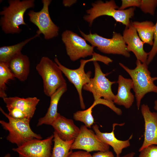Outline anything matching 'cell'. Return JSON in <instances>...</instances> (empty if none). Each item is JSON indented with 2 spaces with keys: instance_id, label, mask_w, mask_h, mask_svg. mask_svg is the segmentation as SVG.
<instances>
[{
  "instance_id": "cell-21",
  "label": "cell",
  "mask_w": 157,
  "mask_h": 157,
  "mask_svg": "<svg viewBox=\"0 0 157 157\" xmlns=\"http://www.w3.org/2000/svg\"><path fill=\"white\" fill-rule=\"evenodd\" d=\"M138 34L144 43L152 46L154 42L155 24L149 21L132 22Z\"/></svg>"
},
{
  "instance_id": "cell-19",
  "label": "cell",
  "mask_w": 157,
  "mask_h": 157,
  "mask_svg": "<svg viewBox=\"0 0 157 157\" xmlns=\"http://www.w3.org/2000/svg\"><path fill=\"white\" fill-rule=\"evenodd\" d=\"M15 78L24 82L30 72V62L27 56L20 53L13 57L7 64Z\"/></svg>"
},
{
  "instance_id": "cell-11",
  "label": "cell",
  "mask_w": 157,
  "mask_h": 157,
  "mask_svg": "<svg viewBox=\"0 0 157 157\" xmlns=\"http://www.w3.org/2000/svg\"><path fill=\"white\" fill-rule=\"evenodd\" d=\"M53 138V134L43 140L34 139L12 149L19 157H51Z\"/></svg>"
},
{
  "instance_id": "cell-31",
  "label": "cell",
  "mask_w": 157,
  "mask_h": 157,
  "mask_svg": "<svg viewBox=\"0 0 157 157\" xmlns=\"http://www.w3.org/2000/svg\"><path fill=\"white\" fill-rule=\"evenodd\" d=\"M67 157H92V156L90 152L85 151L73 152L71 150Z\"/></svg>"
},
{
  "instance_id": "cell-8",
  "label": "cell",
  "mask_w": 157,
  "mask_h": 157,
  "mask_svg": "<svg viewBox=\"0 0 157 157\" xmlns=\"http://www.w3.org/2000/svg\"><path fill=\"white\" fill-rule=\"evenodd\" d=\"M94 68V75L91 78L89 82L84 85L83 89L92 93L94 101H97L103 97L104 99L113 101L115 95L112 91L111 87L115 81H110L106 74L102 71L97 61L93 62Z\"/></svg>"
},
{
  "instance_id": "cell-25",
  "label": "cell",
  "mask_w": 157,
  "mask_h": 157,
  "mask_svg": "<svg viewBox=\"0 0 157 157\" xmlns=\"http://www.w3.org/2000/svg\"><path fill=\"white\" fill-rule=\"evenodd\" d=\"M15 77L7 65L0 62V97L3 99L7 97L6 92V84L10 80H13Z\"/></svg>"
},
{
  "instance_id": "cell-16",
  "label": "cell",
  "mask_w": 157,
  "mask_h": 157,
  "mask_svg": "<svg viewBox=\"0 0 157 157\" xmlns=\"http://www.w3.org/2000/svg\"><path fill=\"white\" fill-rule=\"evenodd\" d=\"M117 83V92L113 102L129 109L132 106L134 99V96L131 92V90L133 88V81L131 79L125 78L119 75Z\"/></svg>"
},
{
  "instance_id": "cell-28",
  "label": "cell",
  "mask_w": 157,
  "mask_h": 157,
  "mask_svg": "<svg viewBox=\"0 0 157 157\" xmlns=\"http://www.w3.org/2000/svg\"><path fill=\"white\" fill-rule=\"evenodd\" d=\"M138 157H157V145L149 146L140 151Z\"/></svg>"
},
{
  "instance_id": "cell-36",
  "label": "cell",
  "mask_w": 157,
  "mask_h": 157,
  "mask_svg": "<svg viewBox=\"0 0 157 157\" xmlns=\"http://www.w3.org/2000/svg\"><path fill=\"white\" fill-rule=\"evenodd\" d=\"M3 157H11V155L10 154L8 153Z\"/></svg>"
},
{
  "instance_id": "cell-32",
  "label": "cell",
  "mask_w": 157,
  "mask_h": 157,
  "mask_svg": "<svg viewBox=\"0 0 157 157\" xmlns=\"http://www.w3.org/2000/svg\"><path fill=\"white\" fill-rule=\"evenodd\" d=\"M92 156V157H115L112 152L109 151H99L94 153Z\"/></svg>"
},
{
  "instance_id": "cell-7",
  "label": "cell",
  "mask_w": 157,
  "mask_h": 157,
  "mask_svg": "<svg viewBox=\"0 0 157 157\" xmlns=\"http://www.w3.org/2000/svg\"><path fill=\"white\" fill-rule=\"evenodd\" d=\"M79 31L83 38L90 43L91 46L96 47L103 53L122 55L126 58L130 56L123 36L120 33L113 32L112 37L107 38L97 33H92L90 31L87 34L80 30Z\"/></svg>"
},
{
  "instance_id": "cell-1",
  "label": "cell",
  "mask_w": 157,
  "mask_h": 157,
  "mask_svg": "<svg viewBox=\"0 0 157 157\" xmlns=\"http://www.w3.org/2000/svg\"><path fill=\"white\" fill-rule=\"evenodd\" d=\"M35 2L34 0H8L9 6L4 7L0 12V25L3 31L7 34L20 33L19 26L26 25L24 14L28 9L34 7Z\"/></svg>"
},
{
  "instance_id": "cell-5",
  "label": "cell",
  "mask_w": 157,
  "mask_h": 157,
  "mask_svg": "<svg viewBox=\"0 0 157 157\" xmlns=\"http://www.w3.org/2000/svg\"><path fill=\"white\" fill-rule=\"evenodd\" d=\"M1 113L8 119V122L0 120L3 128L9 133L6 140L10 142L19 147L27 142L34 139H42V137L33 131L30 125V120L24 118L18 119L10 116L0 107Z\"/></svg>"
},
{
  "instance_id": "cell-17",
  "label": "cell",
  "mask_w": 157,
  "mask_h": 157,
  "mask_svg": "<svg viewBox=\"0 0 157 157\" xmlns=\"http://www.w3.org/2000/svg\"><path fill=\"white\" fill-rule=\"evenodd\" d=\"M7 108H14L23 112L28 119L33 117L36 107L40 100L36 97L20 98L17 97H6L3 99Z\"/></svg>"
},
{
  "instance_id": "cell-34",
  "label": "cell",
  "mask_w": 157,
  "mask_h": 157,
  "mask_svg": "<svg viewBox=\"0 0 157 157\" xmlns=\"http://www.w3.org/2000/svg\"><path fill=\"white\" fill-rule=\"evenodd\" d=\"M135 154V153L134 152H131L123 156H119L116 157H134Z\"/></svg>"
},
{
  "instance_id": "cell-23",
  "label": "cell",
  "mask_w": 157,
  "mask_h": 157,
  "mask_svg": "<svg viewBox=\"0 0 157 157\" xmlns=\"http://www.w3.org/2000/svg\"><path fill=\"white\" fill-rule=\"evenodd\" d=\"M53 135L54 145L51 157H67L74 140H63L55 131H54Z\"/></svg>"
},
{
  "instance_id": "cell-9",
  "label": "cell",
  "mask_w": 157,
  "mask_h": 157,
  "mask_svg": "<svg viewBox=\"0 0 157 157\" xmlns=\"http://www.w3.org/2000/svg\"><path fill=\"white\" fill-rule=\"evenodd\" d=\"M51 0H42L43 6L39 12L30 10L28 13L30 21L38 28L36 33L42 34L44 38L49 40L57 36L59 28L52 20L49 14V6Z\"/></svg>"
},
{
  "instance_id": "cell-35",
  "label": "cell",
  "mask_w": 157,
  "mask_h": 157,
  "mask_svg": "<svg viewBox=\"0 0 157 157\" xmlns=\"http://www.w3.org/2000/svg\"><path fill=\"white\" fill-rule=\"evenodd\" d=\"M154 104L155 105L154 107V108L155 110H157V100L155 101L154 102Z\"/></svg>"
},
{
  "instance_id": "cell-12",
  "label": "cell",
  "mask_w": 157,
  "mask_h": 157,
  "mask_svg": "<svg viewBox=\"0 0 157 157\" xmlns=\"http://www.w3.org/2000/svg\"><path fill=\"white\" fill-rule=\"evenodd\" d=\"M81 125L79 133L74 140L71 150L82 149L88 152L109 151L110 146L102 142L94 132Z\"/></svg>"
},
{
  "instance_id": "cell-13",
  "label": "cell",
  "mask_w": 157,
  "mask_h": 157,
  "mask_svg": "<svg viewBox=\"0 0 157 157\" xmlns=\"http://www.w3.org/2000/svg\"><path fill=\"white\" fill-rule=\"evenodd\" d=\"M141 111L144 122V139L140 152L151 145H157V112H152L147 104H143Z\"/></svg>"
},
{
  "instance_id": "cell-2",
  "label": "cell",
  "mask_w": 157,
  "mask_h": 157,
  "mask_svg": "<svg viewBox=\"0 0 157 157\" xmlns=\"http://www.w3.org/2000/svg\"><path fill=\"white\" fill-rule=\"evenodd\" d=\"M119 65L130 75L133 83V90L135 93L138 109H140L142 99L147 93L150 92L157 93V86L154 81L157 77H152L146 63H142L138 60L136 62V67L130 69L122 63Z\"/></svg>"
},
{
  "instance_id": "cell-30",
  "label": "cell",
  "mask_w": 157,
  "mask_h": 157,
  "mask_svg": "<svg viewBox=\"0 0 157 157\" xmlns=\"http://www.w3.org/2000/svg\"><path fill=\"white\" fill-rule=\"evenodd\" d=\"M7 109L8 111V115L12 117L18 119H28L23 112L16 108H11Z\"/></svg>"
},
{
  "instance_id": "cell-27",
  "label": "cell",
  "mask_w": 157,
  "mask_h": 157,
  "mask_svg": "<svg viewBox=\"0 0 157 157\" xmlns=\"http://www.w3.org/2000/svg\"><path fill=\"white\" fill-rule=\"evenodd\" d=\"M157 53V19L156 23L155 24L154 34V42L152 48L148 52V55L147 61L148 65L153 60L154 58Z\"/></svg>"
},
{
  "instance_id": "cell-15",
  "label": "cell",
  "mask_w": 157,
  "mask_h": 157,
  "mask_svg": "<svg viewBox=\"0 0 157 157\" xmlns=\"http://www.w3.org/2000/svg\"><path fill=\"white\" fill-rule=\"evenodd\" d=\"M124 124V123L120 124L113 123L112 131L109 133L101 132L97 124H94L92 126L94 132L99 139L103 143L113 148L116 157L120 156L124 149L129 147L130 145V141L133 137V135L132 134L128 140H121L117 139L115 136L114 130L115 126L118 125L122 126Z\"/></svg>"
},
{
  "instance_id": "cell-20",
  "label": "cell",
  "mask_w": 157,
  "mask_h": 157,
  "mask_svg": "<svg viewBox=\"0 0 157 157\" xmlns=\"http://www.w3.org/2000/svg\"><path fill=\"white\" fill-rule=\"evenodd\" d=\"M67 84L58 89L50 97V102L47 111L43 117L40 118L37 124L39 126L43 124L51 125L60 115L58 112V106L60 99L67 90Z\"/></svg>"
},
{
  "instance_id": "cell-26",
  "label": "cell",
  "mask_w": 157,
  "mask_h": 157,
  "mask_svg": "<svg viewBox=\"0 0 157 157\" xmlns=\"http://www.w3.org/2000/svg\"><path fill=\"white\" fill-rule=\"evenodd\" d=\"M157 6V0H141L140 8L144 13L154 15Z\"/></svg>"
},
{
  "instance_id": "cell-29",
  "label": "cell",
  "mask_w": 157,
  "mask_h": 157,
  "mask_svg": "<svg viewBox=\"0 0 157 157\" xmlns=\"http://www.w3.org/2000/svg\"><path fill=\"white\" fill-rule=\"evenodd\" d=\"M121 6L119 7L118 9L124 10L128 7H140L141 0H122Z\"/></svg>"
},
{
  "instance_id": "cell-18",
  "label": "cell",
  "mask_w": 157,
  "mask_h": 157,
  "mask_svg": "<svg viewBox=\"0 0 157 157\" xmlns=\"http://www.w3.org/2000/svg\"><path fill=\"white\" fill-rule=\"evenodd\" d=\"M51 126L60 138L64 141L74 140L78 135L80 129L71 119L60 115Z\"/></svg>"
},
{
  "instance_id": "cell-14",
  "label": "cell",
  "mask_w": 157,
  "mask_h": 157,
  "mask_svg": "<svg viewBox=\"0 0 157 157\" xmlns=\"http://www.w3.org/2000/svg\"><path fill=\"white\" fill-rule=\"evenodd\" d=\"M122 36L126 45L128 51L133 52L137 60L142 63H147L148 53L144 50V43L139 37L132 22L128 27H126Z\"/></svg>"
},
{
  "instance_id": "cell-24",
  "label": "cell",
  "mask_w": 157,
  "mask_h": 157,
  "mask_svg": "<svg viewBox=\"0 0 157 157\" xmlns=\"http://www.w3.org/2000/svg\"><path fill=\"white\" fill-rule=\"evenodd\" d=\"M102 99L94 101L92 105L88 109L78 111L73 114L74 119L83 122L87 128H90L94 123V119L92 115V108L98 104H103Z\"/></svg>"
},
{
  "instance_id": "cell-4",
  "label": "cell",
  "mask_w": 157,
  "mask_h": 157,
  "mask_svg": "<svg viewBox=\"0 0 157 157\" xmlns=\"http://www.w3.org/2000/svg\"><path fill=\"white\" fill-rule=\"evenodd\" d=\"M92 7L86 10L87 14L83 17L84 19L91 26L94 20L101 16L106 15L113 17L117 22L128 27L131 22L130 19L134 15L135 7L119 10L114 1L111 0L104 2L99 1L92 4Z\"/></svg>"
},
{
  "instance_id": "cell-33",
  "label": "cell",
  "mask_w": 157,
  "mask_h": 157,
  "mask_svg": "<svg viewBox=\"0 0 157 157\" xmlns=\"http://www.w3.org/2000/svg\"><path fill=\"white\" fill-rule=\"evenodd\" d=\"M76 1V0H63V4L65 6L69 7L75 3Z\"/></svg>"
},
{
  "instance_id": "cell-22",
  "label": "cell",
  "mask_w": 157,
  "mask_h": 157,
  "mask_svg": "<svg viewBox=\"0 0 157 157\" xmlns=\"http://www.w3.org/2000/svg\"><path fill=\"white\" fill-rule=\"evenodd\" d=\"M40 35L36 33L33 36L16 44L0 47V62L7 64L13 57L21 52L22 49L25 45L34 38L39 36Z\"/></svg>"
},
{
  "instance_id": "cell-6",
  "label": "cell",
  "mask_w": 157,
  "mask_h": 157,
  "mask_svg": "<svg viewBox=\"0 0 157 157\" xmlns=\"http://www.w3.org/2000/svg\"><path fill=\"white\" fill-rule=\"evenodd\" d=\"M35 68L42 78L43 91L47 96L50 97L58 89L67 85L58 66L49 57H42Z\"/></svg>"
},
{
  "instance_id": "cell-10",
  "label": "cell",
  "mask_w": 157,
  "mask_h": 157,
  "mask_svg": "<svg viewBox=\"0 0 157 157\" xmlns=\"http://www.w3.org/2000/svg\"><path fill=\"white\" fill-rule=\"evenodd\" d=\"M61 39L65 45L67 53L72 61L92 56L94 52L93 47L88 44L84 38L71 31H64Z\"/></svg>"
},
{
  "instance_id": "cell-3",
  "label": "cell",
  "mask_w": 157,
  "mask_h": 157,
  "mask_svg": "<svg viewBox=\"0 0 157 157\" xmlns=\"http://www.w3.org/2000/svg\"><path fill=\"white\" fill-rule=\"evenodd\" d=\"M91 58L88 60L81 59L80 60L79 67L76 69H71L66 67L59 62L57 57L54 60L58 66L62 73L67 78L69 81L75 86L78 93L81 108L85 109V105L82 95V90L84 85L88 83L91 78V72L89 71L86 73L84 67L86 64L90 61H99L104 64L108 65L113 62L110 58L94 52Z\"/></svg>"
}]
</instances>
